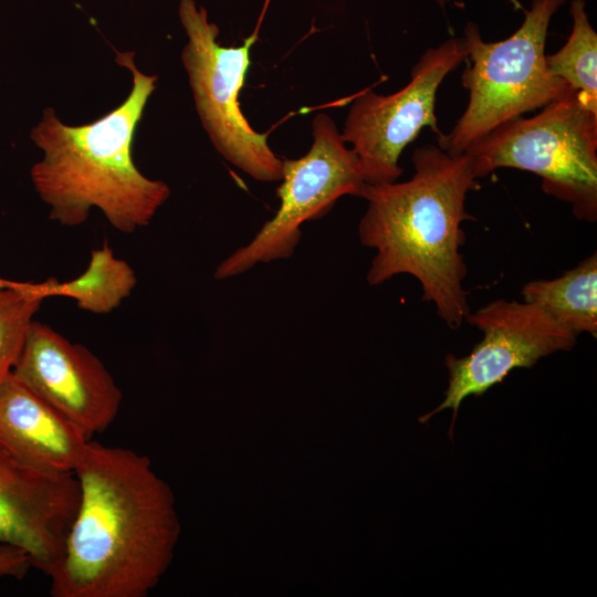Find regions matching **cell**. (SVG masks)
<instances>
[{"label": "cell", "mask_w": 597, "mask_h": 597, "mask_svg": "<svg viewBox=\"0 0 597 597\" xmlns=\"http://www.w3.org/2000/svg\"><path fill=\"white\" fill-rule=\"evenodd\" d=\"M74 474L80 501L63 555L48 575L52 597H145L170 555V496L149 459L90 440Z\"/></svg>", "instance_id": "cell-1"}, {"label": "cell", "mask_w": 597, "mask_h": 597, "mask_svg": "<svg viewBox=\"0 0 597 597\" xmlns=\"http://www.w3.org/2000/svg\"><path fill=\"white\" fill-rule=\"evenodd\" d=\"M413 174L398 182L367 184V209L358 224L363 245L374 249L369 285L395 275L416 277L422 298L432 303L451 329L470 313L463 281L468 269L460 251L462 223L475 220L465 210L467 196L479 187L465 154L452 156L436 145L418 147Z\"/></svg>", "instance_id": "cell-2"}, {"label": "cell", "mask_w": 597, "mask_h": 597, "mask_svg": "<svg viewBox=\"0 0 597 597\" xmlns=\"http://www.w3.org/2000/svg\"><path fill=\"white\" fill-rule=\"evenodd\" d=\"M116 52L118 65L133 77L128 96L116 108L84 125L64 124L52 107L30 137L43 158L30 170L32 184L64 227L83 224L92 208L124 233L147 227L170 196L169 186L143 175L133 160V140L157 75L143 73L134 52Z\"/></svg>", "instance_id": "cell-3"}, {"label": "cell", "mask_w": 597, "mask_h": 597, "mask_svg": "<svg viewBox=\"0 0 597 597\" xmlns=\"http://www.w3.org/2000/svg\"><path fill=\"white\" fill-rule=\"evenodd\" d=\"M565 0H533L521 27L509 38L485 42L476 23L463 33L467 65L462 85L469 92L463 114L449 134L437 137L438 147L452 156L500 125L544 107L572 88L546 64L549 22Z\"/></svg>", "instance_id": "cell-4"}, {"label": "cell", "mask_w": 597, "mask_h": 597, "mask_svg": "<svg viewBox=\"0 0 597 597\" xmlns=\"http://www.w3.org/2000/svg\"><path fill=\"white\" fill-rule=\"evenodd\" d=\"M463 154L476 179L503 167L526 170L542 178L545 193L570 203L577 219H597V113L574 90L532 117L500 125Z\"/></svg>", "instance_id": "cell-5"}, {"label": "cell", "mask_w": 597, "mask_h": 597, "mask_svg": "<svg viewBox=\"0 0 597 597\" xmlns=\"http://www.w3.org/2000/svg\"><path fill=\"white\" fill-rule=\"evenodd\" d=\"M179 18L188 36L181 62L198 116L212 145L252 178L280 181L283 160L270 148L266 135L249 124L239 103L259 25L241 45L223 46L218 41V27L193 0H180Z\"/></svg>", "instance_id": "cell-6"}, {"label": "cell", "mask_w": 597, "mask_h": 597, "mask_svg": "<svg viewBox=\"0 0 597 597\" xmlns=\"http://www.w3.org/2000/svg\"><path fill=\"white\" fill-rule=\"evenodd\" d=\"M312 134L313 144L304 156L282 159V182L276 189L280 207L274 217L248 244L219 263L217 280L240 275L258 263L291 258L305 222L325 216L343 196L363 198L367 184L358 158L331 116L318 113L312 122Z\"/></svg>", "instance_id": "cell-7"}, {"label": "cell", "mask_w": 597, "mask_h": 597, "mask_svg": "<svg viewBox=\"0 0 597 597\" xmlns=\"http://www.w3.org/2000/svg\"><path fill=\"white\" fill-rule=\"evenodd\" d=\"M467 56L463 38L448 39L420 56L401 90L389 95L366 91L355 98L341 135L352 145L366 184L397 181L400 155L423 127L437 137L443 134L436 116L437 92Z\"/></svg>", "instance_id": "cell-8"}, {"label": "cell", "mask_w": 597, "mask_h": 597, "mask_svg": "<svg viewBox=\"0 0 597 597\" xmlns=\"http://www.w3.org/2000/svg\"><path fill=\"white\" fill-rule=\"evenodd\" d=\"M464 322L483 332V338L464 357L446 356L449 385L444 400L419 421L452 409L449 433L452 438L458 410L469 396H482L501 383L513 369L530 368L542 357L570 350L577 335L540 306L499 298L470 312Z\"/></svg>", "instance_id": "cell-9"}, {"label": "cell", "mask_w": 597, "mask_h": 597, "mask_svg": "<svg viewBox=\"0 0 597 597\" xmlns=\"http://www.w3.org/2000/svg\"><path fill=\"white\" fill-rule=\"evenodd\" d=\"M11 373L88 440L121 409L122 390L103 362L48 324L33 321Z\"/></svg>", "instance_id": "cell-10"}, {"label": "cell", "mask_w": 597, "mask_h": 597, "mask_svg": "<svg viewBox=\"0 0 597 597\" xmlns=\"http://www.w3.org/2000/svg\"><path fill=\"white\" fill-rule=\"evenodd\" d=\"M80 501L73 472L30 467L0 447V544L24 551L46 576L63 555Z\"/></svg>", "instance_id": "cell-11"}, {"label": "cell", "mask_w": 597, "mask_h": 597, "mask_svg": "<svg viewBox=\"0 0 597 597\" xmlns=\"http://www.w3.org/2000/svg\"><path fill=\"white\" fill-rule=\"evenodd\" d=\"M88 441L12 373L0 383V447L19 461L40 470L74 473Z\"/></svg>", "instance_id": "cell-12"}, {"label": "cell", "mask_w": 597, "mask_h": 597, "mask_svg": "<svg viewBox=\"0 0 597 597\" xmlns=\"http://www.w3.org/2000/svg\"><path fill=\"white\" fill-rule=\"evenodd\" d=\"M521 294L523 301L540 306L577 336H597L596 253L556 279L530 281Z\"/></svg>", "instance_id": "cell-13"}, {"label": "cell", "mask_w": 597, "mask_h": 597, "mask_svg": "<svg viewBox=\"0 0 597 597\" xmlns=\"http://www.w3.org/2000/svg\"><path fill=\"white\" fill-rule=\"evenodd\" d=\"M137 284L132 265L115 255L104 242L91 252L88 265L77 277L52 284V296L72 298L80 310L93 314H108L130 296Z\"/></svg>", "instance_id": "cell-14"}, {"label": "cell", "mask_w": 597, "mask_h": 597, "mask_svg": "<svg viewBox=\"0 0 597 597\" xmlns=\"http://www.w3.org/2000/svg\"><path fill=\"white\" fill-rule=\"evenodd\" d=\"M569 13L573 28L566 43L546 64L555 76L578 92L580 102L597 113V33L591 27L585 0H572Z\"/></svg>", "instance_id": "cell-15"}, {"label": "cell", "mask_w": 597, "mask_h": 597, "mask_svg": "<svg viewBox=\"0 0 597 597\" xmlns=\"http://www.w3.org/2000/svg\"><path fill=\"white\" fill-rule=\"evenodd\" d=\"M46 281L12 282L0 279V383L12 371L45 297Z\"/></svg>", "instance_id": "cell-16"}, {"label": "cell", "mask_w": 597, "mask_h": 597, "mask_svg": "<svg viewBox=\"0 0 597 597\" xmlns=\"http://www.w3.org/2000/svg\"><path fill=\"white\" fill-rule=\"evenodd\" d=\"M30 568H32V563L24 551L0 544V579L3 577L22 579Z\"/></svg>", "instance_id": "cell-17"}, {"label": "cell", "mask_w": 597, "mask_h": 597, "mask_svg": "<svg viewBox=\"0 0 597 597\" xmlns=\"http://www.w3.org/2000/svg\"><path fill=\"white\" fill-rule=\"evenodd\" d=\"M448 0H436V2L440 6V7H444L446 2Z\"/></svg>", "instance_id": "cell-18"}]
</instances>
